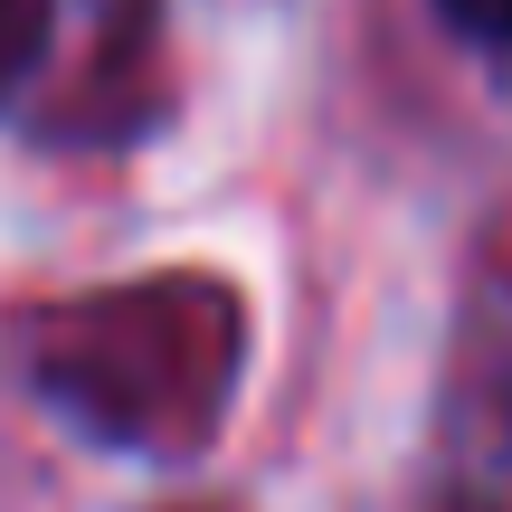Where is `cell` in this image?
Returning a JSON list of instances; mask_svg holds the SVG:
<instances>
[{"instance_id": "6da1fadb", "label": "cell", "mask_w": 512, "mask_h": 512, "mask_svg": "<svg viewBox=\"0 0 512 512\" xmlns=\"http://www.w3.org/2000/svg\"><path fill=\"white\" fill-rule=\"evenodd\" d=\"M446 19L475 38H512V0H446Z\"/></svg>"}]
</instances>
